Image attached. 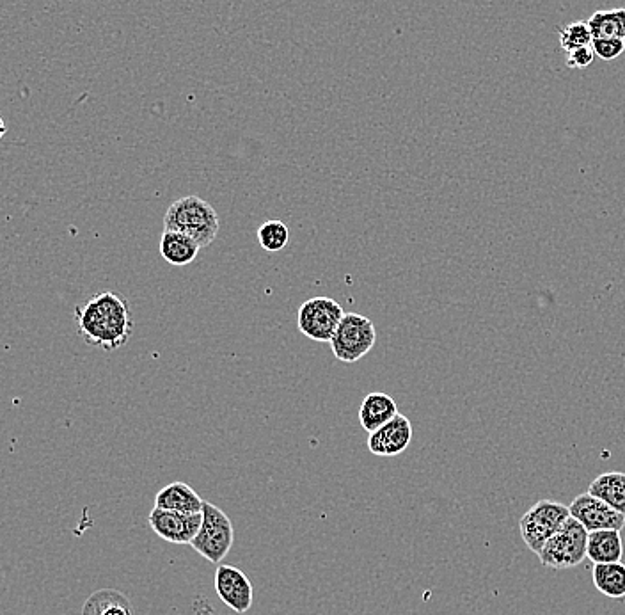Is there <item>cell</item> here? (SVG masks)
<instances>
[{
    "instance_id": "cell-4",
    "label": "cell",
    "mask_w": 625,
    "mask_h": 615,
    "mask_svg": "<svg viewBox=\"0 0 625 615\" xmlns=\"http://www.w3.org/2000/svg\"><path fill=\"white\" fill-rule=\"evenodd\" d=\"M203 523L198 536L192 539V550L212 564H221L235 543L233 523L226 512L210 502L203 504Z\"/></svg>"
},
{
    "instance_id": "cell-7",
    "label": "cell",
    "mask_w": 625,
    "mask_h": 615,
    "mask_svg": "<svg viewBox=\"0 0 625 615\" xmlns=\"http://www.w3.org/2000/svg\"><path fill=\"white\" fill-rule=\"evenodd\" d=\"M343 308L331 297H311L299 308L297 326L302 335L315 342H331L343 319Z\"/></svg>"
},
{
    "instance_id": "cell-1",
    "label": "cell",
    "mask_w": 625,
    "mask_h": 615,
    "mask_svg": "<svg viewBox=\"0 0 625 615\" xmlns=\"http://www.w3.org/2000/svg\"><path fill=\"white\" fill-rule=\"evenodd\" d=\"M75 322L82 340L103 351H118L128 344L134 320L125 297L116 292H100L88 303L75 308Z\"/></svg>"
},
{
    "instance_id": "cell-23",
    "label": "cell",
    "mask_w": 625,
    "mask_h": 615,
    "mask_svg": "<svg viewBox=\"0 0 625 615\" xmlns=\"http://www.w3.org/2000/svg\"><path fill=\"white\" fill-rule=\"evenodd\" d=\"M595 52L592 47L574 48L565 52V64L570 70H585L594 63Z\"/></svg>"
},
{
    "instance_id": "cell-14",
    "label": "cell",
    "mask_w": 625,
    "mask_h": 615,
    "mask_svg": "<svg viewBox=\"0 0 625 615\" xmlns=\"http://www.w3.org/2000/svg\"><path fill=\"white\" fill-rule=\"evenodd\" d=\"M203 504L205 500L185 482H173L166 488L160 489L155 496V507L166 509V511L192 514V512L203 511Z\"/></svg>"
},
{
    "instance_id": "cell-11",
    "label": "cell",
    "mask_w": 625,
    "mask_h": 615,
    "mask_svg": "<svg viewBox=\"0 0 625 615\" xmlns=\"http://www.w3.org/2000/svg\"><path fill=\"white\" fill-rule=\"evenodd\" d=\"M412 441L411 420L407 416L398 415L382 425L377 431L370 432L368 450L373 456L395 457L404 454Z\"/></svg>"
},
{
    "instance_id": "cell-17",
    "label": "cell",
    "mask_w": 625,
    "mask_h": 615,
    "mask_svg": "<svg viewBox=\"0 0 625 615\" xmlns=\"http://www.w3.org/2000/svg\"><path fill=\"white\" fill-rule=\"evenodd\" d=\"M590 495L597 496L604 504L610 505L611 509L625 516V473L606 472L592 480Z\"/></svg>"
},
{
    "instance_id": "cell-15",
    "label": "cell",
    "mask_w": 625,
    "mask_h": 615,
    "mask_svg": "<svg viewBox=\"0 0 625 615\" xmlns=\"http://www.w3.org/2000/svg\"><path fill=\"white\" fill-rule=\"evenodd\" d=\"M199 249L201 246L198 242L183 233L164 230L160 237V256L166 260L167 264L175 265V267L192 264L198 258Z\"/></svg>"
},
{
    "instance_id": "cell-21",
    "label": "cell",
    "mask_w": 625,
    "mask_h": 615,
    "mask_svg": "<svg viewBox=\"0 0 625 615\" xmlns=\"http://www.w3.org/2000/svg\"><path fill=\"white\" fill-rule=\"evenodd\" d=\"M558 38H560V47L565 52L574 50V48L590 47L592 40H594L586 20H578V22L563 25L558 29Z\"/></svg>"
},
{
    "instance_id": "cell-25",
    "label": "cell",
    "mask_w": 625,
    "mask_h": 615,
    "mask_svg": "<svg viewBox=\"0 0 625 615\" xmlns=\"http://www.w3.org/2000/svg\"><path fill=\"white\" fill-rule=\"evenodd\" d=\"M8 134V125H6V121L0 118V141H2V137Z\"/></svg>"
},
{
    "instance_id": "cell-12",
    "label": "cell",
    "mask_w": 625,
    "mask_h": 615,
    "mask_svg": "<svg viewBox=\"0 0 625 615\" xmlns=\"http://www.w3.org/2000/svg\"><path fill=\"white\" fill-rule=\"evenodd\" d=\"M398 415L396 400L384 392L368 393L359 408V424L364 431L373 432Z\"/></svg>"
},
{
    "instance_id": "cell-24",
    "label": "cell",
    "mask_w": 625,
    "mask_h": 615,
    "mask_svg": "<svg viewBox=\"0 0 625 615\" xmlns=\"http://www.w3.org/2000/svg\"><path fill=\"white\" fill-rule=\"evenodd\" d=\"M618 16H620V27H622V38L625 40V8H618Z\"/></svg>"
},
{
    "instance_id": "cell-13",
    "label": "cell",
    "mask_w": 625,
    "mask_h": 615,
    "mask_svg": "<svg viewBox=\"0 0 625 615\" xmlns=\"http://www.w3.org/2000/svg\"><path fill=\"white\" fill-rule=\"evenodd\" d=\"M624 557V543L618 530H597L588 532L586 544V559L594 564H610L622 562Z\"/></svg>"
},
{
    "instance_id": "cell-5",
    "label": "cell",
    "mask_w": 625,
    "mask_h": 615,
    "mask_svg": "<svg viewBox=\"0 0 625 615\" xmlns=\"http://www.w3.org/2000/svg\"><path fill=\"white\" fill-rule=\"evenodd\" d=\"M375 342L377 329L372 320L359 313H345L329 344L336 360L352 365L372 351Z\"/></svg>"
},
{
    "instance_id": "cell-8",
    "label": "cell",
    "mask_w": 625,
    "mask_h": 615,
    "mask_svg": "<svg viewBox=\"0 0 625 615\" xmlns=\"http://www.w3.org/2000/svg\"><path fill=\"white\" fill-rule=\"evenodd\" d=\"M150 527L160 539L173 544H190L203 523L201 512L166 511L155 507L148 516Z\"/></svg>"
},
{
    "instance_id": "cell-22",
    "label": "cell",
    "mask_w": 625,
    "mask_h": 615,
    "mask_svg": "<svg viewBox=\"0 0 625 615\" xmlns=\"http://www.w3.org/2000/svg\"><path fill=\"white\" fill-rule=\"evenodd\" d=\"M595 56L601 57L602 61H615L617 57L622 56L625 52L624 38H601V40H592Z\"/></svg>"
},
{
    "instance_id": "cell-3",
    "label": "cell",
    "mask_w": 625,
    "mask_h": 615,
    "mask_svg": "<svg viewBox=\"0 0 625 615\" xmlns=\"http://www.w3.org/2000/svg\"><path fill=\"white\" fill-rule=\"evenodd\" d=\"M586 544H588V530L572 516L567 518L562 528L549 537L542 550L537 553L542 566L556 571L578 568L586 559Z\"/></svg>"
},
{
    "instance_id": "cell-18",
    "label": "cell",
    "mask_w": 625,
    "mask_h": 615,
    "mask_svg": "<svg viewBox=\"0 0 625 615\" xmlns=\"http://www.w3.org/2000/svg\"><path fill=\"white\" fill-rule=\"evenodd\" d=\"M594 587L602 596L611 600L625 598V564L624 562H610V564H594L592 569Z\"/></svg>"
},
{
    "instance_id": "cell-10",
    "label": "cell",
    "mask_w": 625,
    "mask_h": 615,
    "mask_svg": "<svg viewBox=\"0 0 625 615\" xmlns=\"http://www.w3.org/2000/svg\"><path fill=\"white\" fill-rule=\"evenodd\" d=\"M215 592L219 600L237 614H246L253 607L251 580L244 571L230 564H219V568L215 571Z\"/></svg>"
},
{
    "instance_id": "cell-20",
    "label": "cell",
    "mask_w": 625,
    "mask_h": 615,
    "mask_svg": "<svg viewBox=\"0 0 625 615\" xmlns=\"http://www.w3.org/2000/svg\"><path fill=\"white\" fill-rule=\"evenodd\" d=\"M288 240H290V232H288V226L283 221L272 219V221H265L258 228V242L269 253L283 251Z\"/></svg>"
},
{
    "instance_id": "cell-9",
    "label": "cell",
    "mask_w": 625,
    "mask_h": 615,
    "mask_svg": "<svg viewBox=\"0 0 625 615\" xmlns=\"http://www.w3.org/2000/svg\"><path fill=\"white\" fill-rule=\"evenodd\" d=\"M570 516L578 520L588 532L597 530H618L625 527V516L604 504L597 496L581 493L569 505Z\"/></svg>"
},
{
    "instance_id": "cell-16",
    "label": "cell",
    "mask_w": 625,
    "mask_h": 615,
    "mask_svg": "<svg viewBox=\"0 0 625 615\" xmlns=\"http://www.w3.org/2000/svg\"><path fill=\"white\" fill-rule=\"evenodd\" d=\"M82 615H134V607L123 592L102 589L89 596Z\"/></svg>"
},
{
    "instance_id": "cell-19",
    "label": "cell",
    "mask_w": 625,
    "mask_h": 615,
    "mask_svg": "<svg viewBox=\"0 0 625 615\" xmlns=\"http://www.w3.org/2000/svg\"><path fill=\"white\" fill-rule=\"evenodd\" d=\"M588 27L592 32L594 40L601 38H622V27H620V16L617 9H601L595 11L588 20Z\"/></svg>"
},
{
    "instance_id": "cell-2",
    "label": "cell",
    "mask_w": 625,
    "mask_h": 615,
    "mask_svg": "<svg viewBox=\"0 0 625 615\" xmlns=\"http://www.w3.org/2000/svg\"><path fill=\"white\" fill-rule=\"evenodd\" d=\"M164 230L183 233L196 240L201 248H208L221 230V221L208 201L199 196H185L167 208Z\"/></svg>"
},
{
    "instance_id": "cell-6",
    "label": "cell",
    "mask_w": 625,
    "mask_h": 615,
    "mask_svg": "<svg viewBox=\"0 0 625 615\" xmlns=\"http://www.w3.org/2000/svg\"><path fill=\"white\" fill-rule=\"evenodd\" d=\"M569 516V505L553 500H540L524 512L523 518L519 521L523 543L537 555L542 546L549 541V537H553L562 528Z\"/></svg>"
}]
</instances>
